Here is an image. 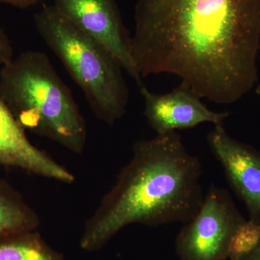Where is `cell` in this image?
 Masks as SVG:
<instances>
[{
    "instance_id": "obj_1",
    "label": "cell",
    "mask_w": 260,
    "mask_h": 260,
    "mask_svg": "<svg viewBox=\"0 0 260 260\" xmlns=\"http://www.w3.org/2000/svg\"><path fill=\"white\" fill-rule=\"evenodd\" d=\"M130 51L142 78L176 75L201 99L234 104L259 80L260 0H137Z\"/></svg>"
},
{
    "instance_id": "obj_2",
    "label": "cell",
    "mask_w": 260,
    "mask_h": 260,
    "mask_svg": "<svg viewBox=\"0 0 260 260\" xmlns=\"http://www.w3.org/2000/svg\"><path fill=\"white\" fill-rule=\"evenodd\" d=\"M202 175L200 159L177 132L136 142L129 161L84 224L80 248L99 251L131 224L187 223L204 200Z\"/></svg>"
},
{
    "instance_id": "obj_3",
    "label": "cell",
    "mask_w": 260,
    "mask_h": 260,
    "mask_svg": "<svg viewBox=\"0 0 260 260\" xmlns=\"http://www.w3.org/2000/svg\"><path fill=\"white\" fill-rule=\"evenodd\" d=\"M0 99L24 129L73 153L85 150V119L71 90L42 51H25L2 67Z\"/></svg>"
},
{
    "instance_id": "obj_4",
    "label": "cell",
    "mask_w": 260,
    "mask_h": 260,
    "mask_svg": "<svg viewBox=\"0 0 260 260\" xmlns=\"http://www.w3.org/2000/svg\"><path fill=\"white\" fill-rule=\"evenodd\" d=\"M34 22L39 36L81 89L98 119L108 125L121 119L129 91L122 68L114 56L70 23L54 5H43L34 15Z\"/></svg>"
},
{
    "instance_id": "obj_5",
    "label": "cell",
    "mask_w": 260,
    "mask_h": 260,
    "mask_svg": "<svg viewBox=\"0 0 260 260\" xmlns=\"http://www.w3.org/2000/svg\"><path fill=\"white\" fill-rule=\"evenodd\" d=\"M246 219L230 193L210 186L196 215L179 231L175 249L179 260H227L236 229Z\"/></svg>"
},
{
    "instance_id": "obj_6",
    "label": "cell",
    "mask_w": 260,
    "mask_h": 260,
    "mask_svg": "<svg viewBox=\"0 0 260 260\" xmlns=\"http://www.w3.org/2000/svg\"><path fill=\"white\" fill-rule=\"evenodd\" d=\"M53 5L70 23L102 44L138 87L143 85L132 58L131 37L116 0H54Z\"/></svg>"
},
{
    "instance_id": "obj_7",
    "label": "cell",
    "mask_w": 260,
    "mask_h": 260,
    "mask_svg": "<svg viewBox=\"0 0 260 260\" xmlns=\"http://www.w3.org/2000/svg\"><path fill=\"white\" fill-rule=\"evenodd\" d=\"M207 140L231 187L246 205L249 219L260 222V152L234 139L223 124L214 126Z\"/></svg>"
},
{
    "instance_id": "obj_8",
    "label": "cell",
    "mask_w": 260,
    "mask_h": 260,
    "mask_svg": "<svg viewBox=\"0 0 260 260\" xmlns=\"http://www.w3.org/2000/svg\"><path fill=\"white\" fill-rule=\"evenodd\" d=\"M139 88L144 99L145 118L157 135L190 129L203 123L221 125L230 114L210 110L201 98L180 85L162 95L150 91L144 85Z\"/></svg>"
},
{
    "instance_id": "obj_9",
    "label": "cell",
    "mask_w": 260,
    "mask_h": 260,
    "mask_svg": "<svg viewBox=\"0 0 260 260\" xmlns=\"http://www.w3.org/2000/svg\"><path fill=\"white\" fill-rule=\"evenodd\" d=\"M25 131L0 99V166L17 168L65 184L74 182L75 176L34 146Z\"/></svg>"
},
{
    "instance_id": "obj_10",
    "label": "cell",
    "mask_w": 260,
    "mask_h": 260,
    "mask_svg": "<svg viewBox=\"0 0 260 260\" xmlns=\"http://www.w3.org/2000/svg\"><path fill=\"white\" fill-rule=\"evenodd\" d=\"M40 219L21 195L0 179V239L37 230Z\"/></svg>"
},
{
    "instance_id": "obj_11",
    "label": "cell",
    "mask_w": 260,
    "mask_h": 260,
    "mask_svg": "<svg viewBox=\"0 0 260 260\" xmlns=\"http://www.w3.org/2000/svg\"><path fill=\"white\" fill-rule=\"evenodd\" d=\"M0 260H65L37 231L0 239Z\"/></svg>"
},
{
    "instance_id": "obj_12",
    "label": "cell",
    "mask_w": 260,
    "mask_h": 260,
    "mask_svg": "<svg viewBox=\"0 0 260 260\" xmlns=\"http://www.w3.org/2000/svg\"><path fill=\"white\" fill-rule=\"evenodd\" d=\"M260 243V222L246 220L236 229L229 244L228 259L239 260Z\"/></svg>"
},
{
    "instance_id": "obj_13",
    "label": "cell",
    "mask_w": 260,
    "mask_h": 260,
    "mask_svg": "<svg viewBox=\"0 0 260 260\" xmlns=\"http://www.w3.org/2000/svg\"><path fill=\"white\" fill-rule=\"evenodd\" d=\"M13 59V45L4 30H0V66H4Z\"/></svg>"
},
{
    "instance_id": "obj_14",
    "label": "cell",
    "mask_w": 260,
    "mask_h": 260,
    "mask_svg": "<svg viewBox=\"0 0 260 260\" xmlns=\"http://www.w3.org/2000/svg\"><path fill=\"white\" fill-rule=\"evenodd\" d=\"M40 0H0V3L20 9H26L37 4Z\"/></svg>"
},
{
    "instance_id": "obj_15",
    "label": "cell",
    "mask_w": 260,
    "mask_h": 260,
    "mask_svg": "<svg viewBox=\"0 0 260 260\" xmlns=\"http://www.w3.org/2000/svg\"><path fill=\"white\" fill-rule=\"evenodd\" d=\"M239 260H260V243L254 250Z\"/></svg>"
},
{
    "instance_id": "obj_16",
    "label": "cell",
    "mask_w": 260,
    "mask_h": 260,
    "mask_svg": "<svg viewBox=\"0 0 260 260\" xmlns=\"http://www.w3.org/2000/svg\"><path fill=\"white\" fill-rule=\"evenodd\" d=\"M256 93L257 94V95H260V83L259 85H257V87H256Z\"/></svg>"
}]
</instances>
